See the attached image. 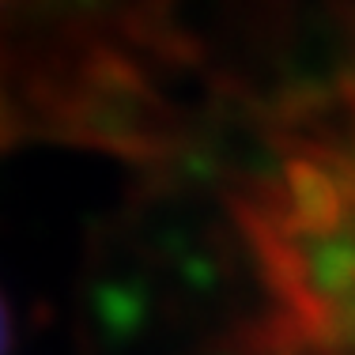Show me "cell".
<instances>
[{
    "mask_svg": "<svg viewBox=\"0 0 355 355\" xmlns=\"http://www.w3.org/2000/svg\"><path fill=\"white\" fill-rule=\"evenodd\" d=\"M0 355H8V310L0 302Z\"/></svg>",
    "mask_w": 355,
    "mask_h": 355,
    "instance_id": "cell-1",
    "label": "cell"
}]
</instances>
